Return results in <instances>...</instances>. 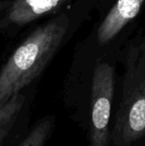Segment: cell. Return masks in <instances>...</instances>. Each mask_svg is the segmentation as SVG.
Wrapping results in <instances>:
<instances>
[{
  "label": "cell",
  "instance_id": "cell-4",
  "mask_svg": "<svg viewBox=\"0 0 145 146\" xmlns=\"http://www.w3.org/2000/svg\"><path fill=\"white\" fill-rule=\"evenodd\" d=\"M145 0H117L97 29V42L105 45L136 17Z\"/></svg>",
  "mask_w": 145,
  "mask_h": 146
},
{
  "label": "cell",
  "instance_id": "cell-1",
  "mask_svg": "<svg viewBox=\"0 0 145 146\" xmlns=\"http://www.w3.org/2000/svg\"><path fill=\"white\" fill-rule=\"evenodd\" d=\"M70 27L66 14L37 27L15 49L0 70V106L21 92L46 69Z\"/></svg>",
  "mask_w": 145,
  "mask_h": 146
},
{
  "label": "cell",
  "instance_id": "cell-5",
  "mask_svg": "<svg viewBox=\"0 0 145 146\" xmlns=\"http://www.w3.org/2000/svg\"><path fill=\"white\" fill-rule=\"evenodd\" d=\"M69 0H13L9 5L5 22L25 26L50 14L56 13Z\"/></svg>",
  "mask_w": 145,
  "mask_h": 146
},
{
  "label": "cell",
  "instance_id": "cell-2",
  "mask_svg": "<svg viewBox=\"0 0 145 146\" xmlns=\"http://www.w3.org/2000/svg\"><path fill=\"white\" fill-rule=\"evenodd\" d=\"M145 135V41L133 44L125 56L120 106L110 140L115 146H130Z\"/></svg>",
  "mask_w": 145,
  "mask_h": 146
},
{
  "label": "cell",
  "instance_id": "cell-7",
  "mask_svg": "<svg viewBox=\"0 0 145 146\" xmlns=\"http://www.w3.org/2000/svg\"><path fill=\"white\" fill-rule=\"evenodd\" d=\"M53 121L51 118L40 120L28 132L18 146H45L52 131Z\"/></svg>",
  "mask_w": 145,
  "mask_h": 146
},
{
  "label": "cell",
  "instance_id": "cell-6",
  "mask_svg": "<svg viewBox=\"0 0 145 146\" xmlns=\"http://www.w3.org/2000/svg\"><path fill=\"white\" fill-rule=\"evenodd\" d=\"M25 104V96L23 94L13 96L8 102L0 106V146L4 139L9 134L18 115L21 112Z\"/></svg>",
  "mask_w": 145,
  "mask_h": 146
},
{
  "label": "cell",
  "instance_id": "cell-3",
  "mask_svg": "<svg viewBox=\"0 0 145 146\" xmlns=\"http://www.w3.org/2000/svg\"><path fill=\"white\" fill-rule=\"evenodd\" d=\"M114 94V69L105 62L95 67L91 88L89 145L109 146V120Z\"/></svg>",
  "mask_w": 145,
  "mask_h": 146
}]
</instances>
